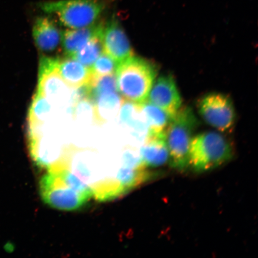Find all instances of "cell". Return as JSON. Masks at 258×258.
Masks as SVG:
<instances>
[{"label": "cell", "instance_id": "ba28073f", "mask_svg": "<svg viewBox=\"0 0 258 258\" xmlns=\"http://www.w3.org/2000/svg\"><path fill=\"white\" fill-rule=\"evenodd\" d=\"M147 101L166 112L172 119L181 108L182 101L172 76L159 77L154 83Z\"/></svg>", "mask_w": 258, "mask_h": 258}, {"label": "cell", "instance_id": "9c48e42d", "mask_svg": "<svg viewBox=\"0 0 258 258\" xmlns=\"http://www.w3.org/2000/svg\"><path fill=\"white\" fill-rule=\"evenodd\" d=\"M102 42L104 52L117 64L134 56L127 35L115 16L105 25Z\"/></svg>", "mask_w": 258, "mask_h": 258}, {"label": "cell", "instance_id": "6da1fadb", "mask_svg": "<svg viewBox=\"0 0 258 258\" xmlns=\"http://www.w3.org/2000/svg\"><path fill=\"white\" fill-rule=\"evenodd\" d=\"M39 190L44 202L60 211H76L93 197L85 183L66 170L47 171L40 179Z\"/></svg>", "mask_w": 258, "mask_h": 258}, {"label": "cell", "instance_id": "8fae6325", "mask_svg": "<svg viewBox=\"0 0 258 258\" xmlns=\"http://www.w3.org/2000/svg\"><path fill=\"white\" fill-rule=\"evenodd\" d=\"M33 37L38 49L43 52H51L61 43L62 32L50 18L40 16L34 22Z\"/></svg>", "mask_w": 258, "mask_h": 258}, {"label": "cell", "instance_id": "ac0fdd59", "mask_svg": "<svg viewBox=\"0 0 258 258\" xmlns=\"http://www.w3.org/2000/svg\"><path fill=\"white\" fill-rule=\"evenodd\" d=\"M88 85L89 88V99L93 103L99 96L105 93L117 92L114 74L101 77L92 76Z\"/></svg>", "mask_w": 258, "mask_h": 258}, {"label": "cell", "instance_id": "2e32d148", "mask_svg": "<svg viewBox=\"0 0 258 258\" xmlns=\"http://www.w3.org/2000/svg\"><path fill=\"white\" fill-rule=\"evenodd\" d=\"M148 125V131L155 133H166L172 118L157 106L145 101L139 105Z\"/></svg>", "mask_w": 258, "mask_h": 258}, {"label": "cell", "instance_id": "30bf717a", "mask_svg": "<svg viewBox=\"0 0 258 258\" xmlns=\"http://www.w3.org/2000/svg\"><path fill=\"white\" fill-rule=\"evenodd\" d=\"M140 160L147 168L163 166L169 160L166 133L148 132L145 144L141 150Z\"/></svg>", "mask_w": 258, "mask_h": 258}, {"label": "cell", "instance_id": "4fadbf2b", "mask_svg": "<svg viewBox=\"0 0 258 258\" xmlns=\"http://www.w3.org/2000/svg\"><path fill=\"white\" fill-rule=\"evenodd\" d=\"M58 70L61 77L71 89L88 85L92 77L91 69L71 57L58 60Z\"/></svg>", "mask_w": 258, "mask_h": 258}, {"label": "cell", "instance_id": "8992f818", "mask_svg": "<svg viewBox=\"0 0 258 258\" xmlns=\"http://www.w3.org/2000/svg\"><path fill=\"white\" fill-rule=\"evenodd\" d=\"M58 59L41 57L38 69L37 92L46 98L54 107L66 105L70 101L72 89L61 77Z\"/></svg>", "mask_w": 258, "mask_h": 258}, {"label": "cell", "instance_id": "e0dca14e", "mask_svg": "<svg viewBox=\"0 0 258 258\" xmlns=\"http://www.w3.org/2000/svg\"><path fill=\"white\" fill-rule=\"evenodd\" d=\"M102 36L103 32L97 35L71 57L91 69L97 59L104 52Z\"/></svg>", "mask_w": 258, "mask_h": 258}, {"label": "cell", "instance_id": "5bb4252c", "mask_svg": "<svg viewBox=\"0 0 258 258\" xmlns=\"http://www.w3.org/2000/svg\"><path fill=\"white\" fill-rule=\"evenodd\" d=\"M121 102V97L117 92L105 93L99 96L93 102L95 109L94 122L99 125L110 122L117 114Z\"/></svg>", "mask_w": 258, "mask_h": 258}, {"label": "cell", "instance_id": "52a82bcc", "mask_svg": "<svg viewBox=\"0 0 258 258\" xmlns=\"http://www.w3.org/2000/svg\"><path fill=\"white\" fill-rule=\"evenodd\" d=\"M198 109L203 120L222 132H229L234 127L235 113L231 98L219 93H211L199 100Z\"/></svg>", "mask_w": 258, "mask_h": 258}, {"label": "cell", "instance_id": "5b68a950", "mask_svg": "<svg viewBox=\"0 0 258 258\" xmlns=\"http://www.w3.org/2000/svg\"><path fill=\"white\" fill-rule=\"evenodd\" d=\"M198 122L192 109L183 106L177 112L166 129V139L171 166L178 170L189 167V151Z\"/></svg>", "mask_w": 258, "mask_h": 258}, {"label": "cell", "instance_id": "d6986e66", "mask_svg": "<svg viewBox=\"0 0 258 258\" xmlns=\"http://www.w3.org/2000/svg\"><path fill=\"white\" fill-rule=\"evenodd\" d=\"M118 64L110 56L103 52L91 67L92 76L101 77L114 74Z\"/></svg>", "mask_w": 258, "mask_h": 258}, {"label": "cell", "instance_id": "7a4b0ae2", "mask_svg": "<svg viewBox=\"0 0 258 258\" xmlns=\"http://www.w3.org/2000/svg\"><path fill=\"white\" fill-rule=\"evenodd\" d=\"M115 73L117 90L121 98L137 105L147 101L157 74L153 63L132 56L118 64Z\"/></svg>", "mask_w": 258, "mask_h": 258}, {"label": "cell", "instance_id": "9a60e30c", "mask_svg": "<svg viewBox=\"0 0 258 258\" xmlns=\"http://www.w3.org/2000/svg\"><path fill=\"white\" fill-rule=\"evenodd\" d=\"M54 106L40 93L34 95L28 113L29 127L47 123L54 115Z\"/></svg>", "mask_w": 258, "mask_h": 258}, {"label": "cell", "instance_id": "7c38bea8", "mask_svg": "<svg viewBox=\"0 0 258 258\" xmlns=\"http://www.w3.org/2000/svg\"><path fill=\"white\" fill-rule=\"evenodd\" d=\"M105 25L103 21L96 22L88 27L69 29L62 32L61 43L66 56L72 57L93 37L102 33Z\"/></svg>", "mask_w": 258, "mask_h": 258}, {"label": "cell", "instance_id": "3957f363", "mask_svg": "<svg viewBox=\"0 0 258 258\" xmlns=\"http://www.w3.org/2000/svg\"><path fill=\"white\" fill-rule=\"evenodd\" d=\"M110 0H53L38 3L41 11L57 18L69 29L88 27L98 22Z\"/></svg>", "mask_w": 258, "mask_h": 258}, {"label": "cell", "instance_id": "277c9868", "mask_svg": "<svg viewBox=\"0 0 258 258\" xmlns=\"http://www.w3.org/2000/svg\"><path fill=\"white\" fill-rule=\"evenodd\" d=\"M233 148L223 135L205 132L192 138L189 151V166L197 172L217 168L233 157Z\"/></svg>", "mask_w": 258, "mask_h": 258}]
</instances>
